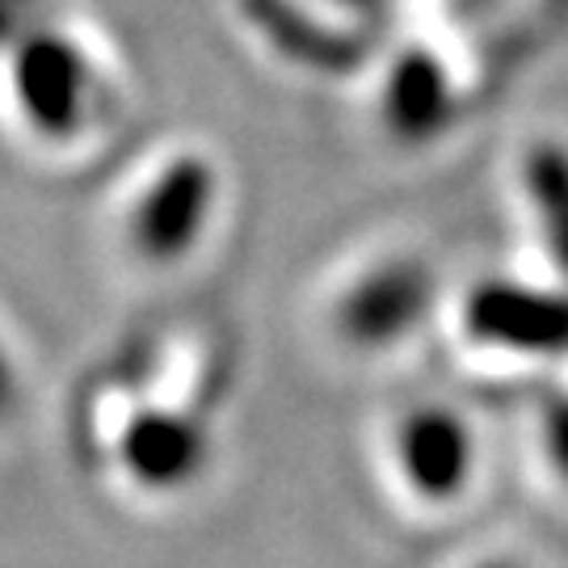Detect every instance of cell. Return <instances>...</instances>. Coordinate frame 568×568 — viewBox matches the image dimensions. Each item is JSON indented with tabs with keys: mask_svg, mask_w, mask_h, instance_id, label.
I'll list each match as a JSON object with an SVG mask.
<instances>
[{
	"mask_svg": "<svg viewBox=\"0 0 568 568\" xmlns=\"http://www.w3.org/2000/svg\"><path fill=\"white\" fill-rule=\"evenodd\" d=\"M215 203V173L206 161L182 156L152 182L135 206L131 241L152 262H178L206 232Z\"/></svg>",
	"mask_w": 568,
	"mask_h": 568,
	"instance_id": "cell-1",
	"label": "cell"
},
{
	"mask_svg": "<svg viewBox=\"0 0 568 568\" xmlns=\"http://www.w3.org/2000/svg\"><path fill=\"white\" fill-rule=\"evenodd\" d=\"M392 455L405 485L426 501L459 497L476 471V438L450 408H413L396 426Z\"/></svg>",
	"mask_w": 568,
	"mask_h": 568,
	"instance_id": "cell-2",
	"label": "cell"
},
{
	"mask_svg": "<svg viewBox=\"0 0 568 568\" xmlns=\"http://www.w3.org/2000/svg\"><path fill=\"white\" fill-rule=\"evenodd\" d=\"M429 307V274L413 262H387L363 274L342 300V328L358 345H387L408 337Z\"/></svg>",
	"mask_w": 568,
	"mask_h": 568,
	"instance_id": "cell-3",
	"label": "cell"
},
{
	"mask_svg": "<svg viewBox=\"0 0 568 568\" xmlns=\"http://www.w3.org/2000/svg\"><path fill=\"white\" fill-rule=\"evenodd\" d=\"M119 459L135 485L169 493V488L190 485L203 471L206 434L194 417H185L178 408H152L122 429Z\"/></svg>",
	"mask_w": 568,
	"mask_h": 568,
	"instance_id": "cell-4",
	"label": "cell"
},
{
	"mask_svg": "<svg viewBox=\"0 0 568 568\" xmlns=\"http://www.w3.org/2000/svg\"><path fill=\"white\" fill-rule=\"evenodd\" d=\"M467 328L493 349H514V354L568 349V304L548 300L539 291L485 286L467 304Z\"/></svg>",
	"mask_w": 568,
	"mask_h": 568,
	"instance_id": "cell-5",
	"label": "cell"
},
{
	"mask_svg": "<svg viewBox=\"0 0 568 568\" xmlns=\"http://www.w3.org/2000/svg\"><path fill=\"white\" fill-rule=\"evenodd\" d=\"M18 93L30 122H39L47 135L77 131L84 110V63L55 39L30 42L18 60Z\"/></svg>",
	"mask_w": 568,
	"mask_h": 568,
	"instance_id": "cell-6",
	"label": "cell"
},
{
	"mask_svg": "<svg viewBox=\"0 0 568 568\" xmlns=\"http://www.w3.org/2000/svg\"><path fill=\"white\" fill-rule=\"evenodd\" d=\"M530 203H535V220L544 232V248L551 262L568 270V164L565 161H535L530 164Z\"/></svg>",
	"mask_w": 568,
	"mask_h": 568,
	"instance_id": "cell-7",
	"label": "cell"
},
{
	"mask_svg": "<svg viewBox=\"0 0 568 568\" xmlns=\"http://www.w3.org/2000/svg\"><path fill=\"white\" fill-rule=\"evenodd\" d=\"M539 443H544V455H548L551 471L568 485V396H556V400L544 405Z\"/></svg>",
	"mask_w": 568,
	"mask_h": 568,
	"instance_id": "cell-8",
	"label": "cell"
},
{
	"mask_svg": "<svg viewBox=\"0 0 568 568\" xmlns=\"http://www.w3.org/2000/svg\"><path fill=\"white\" fill-rule=\"evenodd\" d=\"M13 405H18V366L9 358V349L0 345V422L13 413Z\"/></svg>",
	"mask_w": 568,
	"mask_h": 568,
	"instance_id": "cell-9",
	"label": "cell"
},
{
	"mask_svg": "<svg viewBox=\"0 0 568 568\" xmlns=\"http://www.w3.org/2000/svg\"><path fill=\"white\" fill-rule=\"evenodd\" d=\"M488 568H514V565H488Z\"/></svg>",
	"mask_w": 568,
	"mask_h": 568,
	"instance_id": "cell-10",
	"label": "cell"
}]
</instances>
